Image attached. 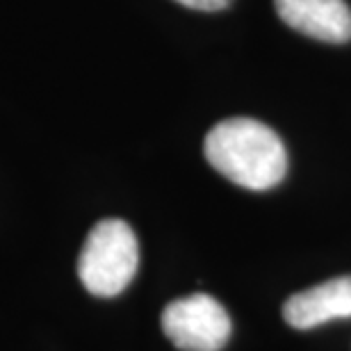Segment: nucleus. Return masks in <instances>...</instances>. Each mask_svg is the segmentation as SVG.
Instances as JSON below:
<instances>
[{
    "instance_id": "obj_1",
    "label": "nucleus",
    "mask_w": 351,
    "mask_h": 351,
    "mask_svg": "<svg viewBox=\"0 0 351 351\" xmlns=\"http://www.w3.org/2000/svg\"><path fill=\"white\" fill-rule=\"evenodd\" d=\"M206 158L230 182L247 189L276 187L287 173L280 137L256 119L235 117L217 123L206 137Z\"/></svg>"
},
{
    "instance_id": "obj_2",
    "label": "nucleus",
    "mask_w": 351,
    "mask_h": 351,
    "mask_svg": "<svg viewBox=\"0 0 351 351\" xmlns=\"http://www.w3.org/2000/svg\"><path fill=\"white\" fill-rule=\"evenodd\" d=\"M139 247L132 228L121 219H103L89 230L78 258V276L96 297H117L132 280Z\"/></svg>"
},
{
    "instance_id": "obj_3",
    "label": "nucleus",
    "mask_w": 351,
    "mask_h": 351,
    "mask_svg": "<svg viewBox=\"0 0 351 351\" xmlns=\"http://www.w3.org/2000/svg\"><path fill=\"white\" fill-rule=\"evenodd\" d=\"M230 317L210 294L176 299L162 313V331L180 351H219L230 338Z\"/></svg>"
},
{
    "instance_id": "obj_4",
    "label": "nucleus",
    "mask_w": 351,
    "mask_h": 351,
    "mask_svg": "<svg viewBox=\"0 0 351 351\" xmlns=\"http://www.w3.org/2000/svg\"><path fill=\"white\" fill-rule=\"evenodd\" d=\"M278 16L306 37L345 44L351 39V10L345 0H274Z\"/></svg>"
},
{
    "instance_id": "obj_5",
    "label": "nucleus",
    "mask_w": 351,
    "mask_h": 351,
    "mask_svg": "<svg viewBox=\"0 0 351 351\" xmlns=\"http://www.w3.org/2000/svg\"><path fill=\"white\" fill-rule=\"evenodd\" d=\"M283 317L299 331L322 326L331 319L351 317V276L326 280L292 294L283 306Z\"/></svg>"
},
{
    "instance_id": "obj_6",
    "label": "nucleus",
    "mask_w": 351,
    "mask_h": 351,
    "mask_svg": "<svg viewBox=\"0 0 351 351\" xmlns=\"http://www.w3.org/2000/svg\"><path fill=\"white\" fill-rule=\"evenodd\" d=\"M176 3L189 7V10H199V12H219L223 7H228L233 0H176Z\"/></svg>"
}]
</instances>
